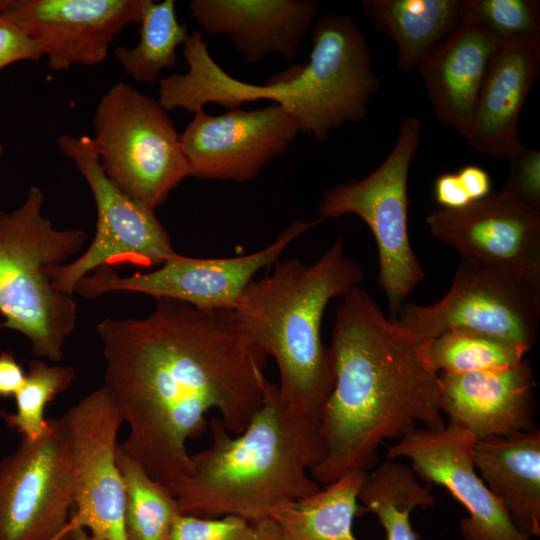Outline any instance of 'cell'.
I'll return each instance as SVG.
<instances>
[{"label":"cell","instance_id":"obj_35","mask_svg":"<svg viewBox=\"0 0 540 540\" xmlns=\"http://www.w3.org/2000/svg\"><path fill=\"white\" fill-rule=\"evenodd\" d=\"M25 372L12 351L0 352V396H14L25 380Z\"/></svg>","mask_w":540,"mask_h":540},{"label":"cell","instance_id":"obj_21","mask_svg":"<svg viewBox=\"0 0 540 540\" xmlns=\"http://www.w3.org/2000/svg\"><path fill=\"white\" fill-rule=\"evenodd\" d=\"M540 72V41L501 43L488 64L465 140L491 158L523 146L518 124Z\"/></svg>","mask_w":540,"mask_h":540},{"label":"cell","instance_id":"obj_3","mask_svg":"<svg viewBox=\"0 0 540 540\" xmlns=\"http://www.w3.org/2000/svg\"><path fill=\"white\" fill-rule=\"evenodd\" d=\"M311 45L307 62L257 85L225 72L211 57L202 34L195 32L183 45L188 70L162 80L161 100L168 110L195 113L208 103L231 110L267 99L288 111L300 131L326 141L332 130L366 117L380 79L372 69L368 38L348 14L317 17Z\"/></svg>","mask_w":540,"mask_h":540},{"label":"cell","instance_id":"obj_11","mask_svg":"<svg viewBox=\"0 0 540 540\" xmlns=\"http://www.w3.org/2000/svg\"><path fill=\"white\" fill-rule=\"evenodd\" d=\"M319 222L318 218L297 219L273 243L243 256L203 259L175 252L156 269L130 276H120L112 267L101 266L83 277L74 293L92 299L113 291H128L182 301L202 310H234L255 274L275 264L293 240Z\"/></svg>","mask_w":540,"mask_h":540},{"label":"cell","instance_id":"obj_29","mask_svg":"<svg viewBox=\"0 0 540 540\" xmlns=\"http://www.w3.org/2000/svg\"><path fill=\"white\" fill-rule=\"evenodd\" d=\"M75 376L72 367L32 360L22 386L14 395L16 411H2L0 415L3 421L15 429L22 439H39L48 428L46 406L70 387Z\"/></svg>","mask_w":540,"mask_h":540},{"label":"cell","instance_id":"obj_30","mask_svg":"<svg viewBox=\"0 0 540 540\" xmlns=\"http://www.w3.org/2000/svg\"><path fill=\"white\" fill-rule=\"evenodd\" d=\"M466 9L501 43L540 41L538 0H466Z\"/></svg>","mask_w":540,"mask_h":540},{"label":"cell","instance_id":"obj_38","mask_svg":"<svg viewBox=\"0 0 540 540\" xmlns=\"http://www.w3.org/2000/svg\"><path fill=\"white\" fill-rule=\"evenodd\" d=\"M2 154H3V146L0 143V157H1Z\"/></svg>","mask_w":540,"mask_h":540},{"label":"cell","instance_id":"obj_25","mask_svg":"<svg viewBox=\"0 0 540 540\" xmlns=\"http://www.w3.org/2000/svg\"><path fill=\"white\" fill-rule=\"evenodd\" d=\"M361 513H372L382 525L386 540H417L410 515L415 508L435 503L430 485H422L413 470L392 460L368 472L358 495Z\"/></svg>","mask_w":540,"mask_h":540},{"label":"cell","instance_id":"obj_26","mask_svg":"<svg viewBox=\"0 0 540 540\" xmlns=\"http://www.w3.org/2000/svg\"><path fill=\"white\" fill-rule=\"evenodd\" d=\"M140 37L134 47L118 46L114 57L136 82L155 84L164 69L177 65V47L188 38L185 24L178 21L173 0H142Z\"/></svg>","mask_w":540,"mask_h":540},{"label":"cell","instance_id":"obj_8","mask_svg":"<svg viewBox=\"0 0 540 540\" xmlns=\"http://www.w3.org/2000/svg\"><path fill=\"white\" fill-rule=\"evenodd\" d=\"M420 135L419 118H403L396 143L379 167L362 179L326 188L317 205L320 221L354 214L372 231L378 249V282L391 319H396L406 298L425 277L408 228V176Z\"/></svg>","mask_w":540,"mask_h":540},{"label":"cell","instance_id":"obj_15","mask_svg":"<svg viewBox=\"0 0 540 540\" xmlns=\"http://www.w3.org/2000/svg\"><path fill=\"white\" fill-rule=\"evenodd\" d=\"M474 436L448 421L440 429L417 428L387 448L390 460H410L427 485L445 487L468 516L459 528L465 540H522L508 513L479 476L473 460Z\"/></svg>","mask_w":540,"mask_h":540},{"label":"cell","instance_id":"obj_17","mask_svg":"<svg viewBox=\"0 0 540 540\" xmlns=\"http://www.w3.org/2000/svg\"><path fill=\"white\" fill-rule=\"evenodd\" d=\"M438 240L460 256L540 273V212L500 191L425 219Z\"/></svg>","mask_w":540,"mask_h":540},{"label":"cell","instance_id":"obj_22","mask_svg":"<svg viewBox=\"0 0 540 540\" xmlns=\"http://www.w3.org/2000/svg\"><path fill=\"white\" fill-rule=\"evenodd\" d=\"M475 468L522 536L540 535V430L475 440Z\"/></svg>","mask_w":540,"mask_h":540},{"label":"cell","instance_id":"obj_18","mask_svg":"<svg viewBox=\"0 0 540 540\" xmlns=\"http://www.w3.org/2000/svg\"><path fill=\"white\" fill-rule=\"evenodd\" d=\"M441 409L476 440L536 428V381L527 360L506 368L438 373Z\"/></svg>","mask_w":540,"mask_h":540},{"label":"cell","instance_id":"obj_10","mask_svg":"<svg viewBox=\"0 0 540 540\" xmlns=\"http://www.w3.org/2000/svg\"><path fill=\"white\" fill-rule=\"evenodd\" d=\"M56 144L87 182L97 223L95 237L82 254L46 269L54 290L73 296L76 284L98 267L131 264L153 269L175 253L155 211L124 194L105 175L91 137L63 134Z\"/></svg>","mask_w":540,"mask_h":540},{"label":"cell","instance_id":"obj_31","mask_svg":"<svg viewBox=\"0 0 540 540\" xmlns=\"http://www.w3.org/2000/svg\"><path fill=\"white\" fill-rule=\"evenodd\" d=\"M171 540H283L272 519L250 521L227 515L202 518L181 514L175 523Z\"/></svg>","mask_w":540,"mask_h":540},{"label":"cell","instance_id":"obj_1","mask_svg":"<svg viewBox=\"0 0 540 540\" xmlns=\"http://www.w3.org/2000/svg\"><path fill=\"white\" fill-rule=\"evenodd\" d=\"M96 329L103 386L128 428L122 445L166 486L191 473L187 442L209 426L210 411L239 434L262 403L267 356L233 310L161 298L147 317H107Z\"/></svg>","mask_w":540,"mask_h":540},{"label":"cell","instance_id":"obj_16","mask_svg":"<svg viewBox=\"0 0 540 540\" xmlns=\"http://www.w3.org/2000/svg\"><path fill=\"white\" fill-rule=\"evenodd\" d=\"M142 0H0V14L35 42L51 70L103 62L117 34L139 24Z\"/></svg>","mask_w":540,"mask_h":540},{"label":"cell","instance_id":"obj_6","mask_svg":"<svg viewBox=\"0 0 540 540\" xmlns=\"http://www.w3.org/2000/svg\"><path fill=\"white\" fill-rule=\"evenodd\" d=\"M43 207L44 194L33 186L20 206L0 210V328L23 334L35 357L58 362L76 327L77 304L54 290L46 269L67 263L87 237L55 228Z\"/></svg>","mask_w":540,"mask_h":540},{"label":"cell","instance_id":"obj_33","mask_svg":"<svg viewBox=\"0 0 540 540\" xmlns=\"http://www.w3.org/2000/svg\"><path fill=\"white\" fill-rule=\"evenodd\" d=\"M40 49L16 23L0 14V71L19 61H39Z\"/></svg>","mask_w":540,"mask_h":540},{"label":"cell","instance_id":"obj_39","mask_svg":"<svg viewBox=\"0 0 540 540\" xmlns=\"http://www.w3.org/2000/svg\"><path fill=\"white\" fill-rule=\"evenodd\" d=\"M60 540H71V538H70V536H67V537H64V538H62Z\"/></svg>","mask_w":540,"mask_h":540},{"label":"cell","instance_id":"obj_36","mask_svg":"<svg viewBox=\"0 0 540 540\" xmlns=\"http://www.w3.org/2000/svg\"><path fill=\"white\" fill-rule=\"evenodd\" d=\"M456 173L472 202L490 195L491 177L482 167L469 164Z\"/></svg>","mask_w":540,"mask_h":540},{"label":"cell","instance_id":"obj_20","mask_svg":"<svg viewBox=\"0 0 540 540\" xmlns=\"http://www.w3.org/2000/svg\"><path fill=\"white\" fill-rule=\"evenodd\" d=\"M501 42L466 9L459 26L417 66L438 122L467 137L491 57Z\"/></svg>","mask_w":540,"mask_h":540},{"label":"cell","instance_id":"obj_9","mask_svg":"<svg viewBox=\"0 0 540 540\" xmlns=\"http://www.w3.org/2000/svg\"><path fill=\"white\" fill-rule=\"evenodd\" d=\"M396 320L418 340L467 329L504 338L528 352L540 326V273L461 256L440 300L404 303Z\"/></svg>","mask_w":540,"mask_h":540},{"label":"cell","instance_id":"obj_4","mask_svg":"<svg viewBox=\"0 0 540 540\" xmlns=\"http://www.w3.org/2000/svg\"><path fill=\"white\" fill-rule=\"evenodd\" d=\"M209 428L211 443L190 456L191 473L167 486L181 514L261 521L278 505L321 488L309 474L323 456L320 422L292 409L272 382L237 436L218 416Z\"/></svg>","mask_w":540,"mask_h":540},{"label":"cell","instance_id":"obj_24","mask_svg":"<svg viewBox=\"0 0 540 540\" xmlns=\"http://www.w3.org/2000/svg\"><path fill=\"white\" fill-rule=\"evenodd\" d=\"M368 472H348L317 492L275 507L272 519L283 540H359L353 532L360 514L358 495Z\"/></svg>","mask_w":540,"mask_h":540},{"label":"cell","instance_id":"obj_13","mask_svg":"<svg viewBox=\"0 0 540 540\" xmlns=\"http://www.w3.org/2000/svg\"><path fill=\"white\" fill-rule=\"evenodd\" d=\"M74 502L62 421L48 419L39 439H22L0 462V540L64 538Z\"/></svg>","mask_w":540,"mask_h":540},{"label":"cell","instance_id":"obj_32","mask_svg":"<svg viewBox=\"0 0 540 540\" xmlns=\"http://www.w3.org/2000/svg\"><path fill=\"white\" fill-rule=\"evenodd\" d=\"M507 160L509 169L501 191L540 212V151L523 145Z\"/></svg>","mask_w":540,"mask_h":540},{"label":"cell","instance_id":"obj_2","mask_svg":"<svg viewBox=\"0 0 540 540\" xmlns=\"http://www.w3.org/2000/svg\"><path fill=\"white\" fill-rule=\"evenodd\" d=\"M334 385L320 419L323 456L310 470L319 485L369 472L386 439L445 426L438 373L416 339L360 286L338 303L329 347Z\"/></svg>","mask_w":540,"mask_h":540},{"label":"cell","instance_id":"obj_19","mask_svg":"<svg viewBox=\"0 0 540 540\" xmlns=\"http://www.w3.org/2000/svg\"><path fill=\"white\" fill-rule=\"evenodd\" d=\"M192 18L208 33L226 35L246 63L266 55L296 58L320 11L316 0H191Z\"/></svg>","mask_w":540,"mask_h":540},{"label":"cell","instance_id":"obj_14","mask_svg":"<svg viewBox=\"0 0 540 540\" xmlns=\"http://www.w3.org/2000/svg\"><path fill=\"white\" fill-rule=\"evenodd\" d=\"M299 131L296 119L275 103L220 115L202 109L194 113L180 142L191 177L249 182L288 149Z\"/></svg>","mask_w":540,"mask_h":540},{"label":"cell","instance_id":"obj_5","mask_svg":"<svg viewBox=\"0 0 540 540\" xmlns=\"http://www.w3.org/2000/svg\"><path fill=\"white\" fill-rule=\"evenodd\" d=\"M363 279L338 237L311 265L277 261L269 275L247 285L233 310L248 338L275 360L279 392L302 416L320 422L334 385L332 356L321 338L323 313Z\"/></svg>","mask_w":540,"mask_h":540},{"label":"cell","instance_id":"obj_27","mask_svg":"<svg viewBox=\"0 0 540 540\" xmlns=\"http://www.w3.org/2000/svg\"><path fill=\"white\" fill-rule=\"evenodd\" d=\"M116 461L125 490L127 540H171L181 512L169 488L152 478L122 443H118Z\"/></svg>","mask_w":540,"mask_h":540},{"label":"cell","instance_id":"obj_40","mask_svg":"<svg viewBox=\"0 0 540 540\" xmlns=\"http://www.w3.org/2000/svg\"><path fill=\"white\" fill-rule=\"evenodd\" d=\"M522 540H530V539H522Z\"/></svg>","mask_w":540,"mask_h":540},{"label":"cell","instance_id":"obj_12","mask_svg":"<svg viewBox=\"0 0 540 540\" xmlns=\"http://www.w3.org/2000/svg\"><path fill=\"white\" fill-rule=\"evenodd\" d=\"M74 485V508L62 537L85 529L98 540H127L125 490L116 461L123 423L111 395L102 385L60 417Z\"/></svg>","mask_w":540,"mask_h":540},{"label":"cell","instance_id":"obj_34","mask_svg":"<svg viewBox=\"0 0 540 540\" xmlns=\"http://www.w3.org/2000/svg\"><path fill=\"white\" fill-rule=\"evenodd\" d=\"M434 197L443 209H460L472 203L456 172L443 173L437 177Z\"/></svg>","mask_w":540,"mask_h":540},{"label":"cell","instance_id":"obj_23","mask_svg":"<svg viewBox=\"0 0 540 540\" xmlns=\"http://www.w3.org/2000/svg\"><path fill=\"white\" fill-rule=\"evenodd\" d=\"M364 15L397 47V69L407 74L461 23L466 0H363Z\"/></svg>","mask_w":540,"mask_h":540},{"label":"cell","instance_id":"obj_37","mask_svg":"<svg viewBox=\"0 0 540 540\" xmlns=\"http://www.w3.org/2000/svg\"><path fill=\"white\" fill-rule=\"evenodd\" d=\"M71 540H98L85 529H76L70 535Z\"/></svg>","mask_w":540,"mask_h":540},{"label":"cell","instance_id":"obj_28","mask_svg":"<svg viewBox=\"0 0 540 540\" xmlns=\"http://www.w3.org/2000/svg\"><path fill=\"white\" fill-rule=\"evenodd\" d=\"M423 354L437 373H468L520 363L527 351L504 338L467 329H454L422 340Z\"/></svg>","mask_w":540,"mask_h":540},{"label":"cell","instance_id":"obj_7","mask_svg":"<svg viewBox=\"0 0 540 540\" xmlns=\"http://www.w3.org/2000/svg\"><path fill=\"white\" fill-rule=\"evenodd\" d=\"M91 137L108 179L156 210L190 176L180 134L158 99L118 82L100 98Z\"/></svg>","mask_w":540,"mask_h":540}]
</instances>
